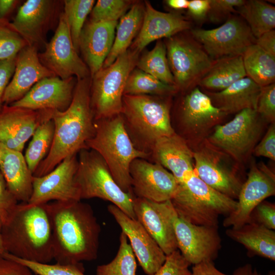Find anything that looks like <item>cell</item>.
<instances>
[{"label": "cell", "mask_w": 275, "mask_h": 275, "mask_svg": "<svg viewBox=\"0 0 275 275\" xmlns=\"http://www.w3.org/2000/svg\"><path fill=\"white\" fill-rule=\"evenodd\" d=\"M45 208L56 263L71 264L95 260L101 227L91 206L80 201H54L46 203Z\"/></svg>", "instance_id": "1"}, {"label": "cell", "mask_w": 275, "mask_h": 275, "mask_svg": "<svg viewBox=\"0 0 275 275\" xmlns=\"http://www.w3.org/2000/svg\"><path fill=\"white\" fill-rule=\"evenodd\" d=\"M90 88L89 77L77 79L68 108L64 111H52L51 119L54 126L52 142L46 156L34 173V177L46 175L66 157L87 148L86 143L95 133Z\"/></svg>", "instance_id": "2"}, {"label": "cell", "mask_w": 275, "mask_h": 275, "mask_svg": "<svg viewBox=\"0 0 275 275\" xmlns=\"http://www.w3.org/2000/svg\"><path fill=\"white\" fill-rule=\"evenodd\" d=\"M1 234L5 252L43 264L54 259L52 230L45 204H18L2 224Z\"/></svg>", "instance_id": "3"}, {"label": "cell", "mask_w": 275, "mask_h": 275, "mask_svg": "<svg viewBox=\"0 0 275 275\" xmlns=\"http://www.w3.org/2000/svg\"><path fill=\"white\" fill-rule=\"evenodd\" d=\"M171 96L124 95L125 128L135 148L150 155L160 138L176 132L171 120Z\"/></svg>", "instance_id": "4"}, {"label": "cell", "mask_w": 275, "mask_h": 275, "mask_svg": "<svg viewBox=\"0 0 275 275\" xmlns=\"http://www.w3.org/2000/svg\"><path fill=\"white\" fill-rule=\"evenodd\" d=\"M94 134L86 143L87 148L95 151L102 157L114 180L124 191L132 193L130 164L137 158L148 159L150 155L134 146L121 114L94 120Z\"/></svg>", "instance_id": "5"}, {"label": "cell", "mask_w": 275, "mask_h": 275, "mask_svg": "<svg viewBox=\"0 0 275 275\" xmlns=\"http://www.w3.org/2000/svg\"><path fill=\"white\" fill-rule=\"evenodd\" d=\"M178 216L197 225L218 227V218L234 211L237 205L233 199L204 182L194 171L179 184L171 200Z\"/></svg>", "instance_id": "6"}, {"label": "cell", "mask_w": 275, "mask_h": 275, "mask_svg": "<svg viewBox=\"0 0 275 275\" xmlns=\"http://www.w3.org/2000/svg\"><path fill=\"white\" fill-rule=\"evenodd\" d=\"M75 180L80 200L97 198L108 201L130 218L136 219L133 207V194L119 187L106 163L95 151L84 148L79 151Z\"/></svg>", "instance_id": "7"}, {"label": "cell", "mask_w": 275, "mask_h": 275, "mask_svg": "<svg viewBox=\"0 0 275 275\" xmlns=\"http://www.w3.org/2000/svg\"><path fill=\"white\" fill-rule=\"evenodd\" d=\"M139 54L128 49L91 78L90 101L94 120L121 114L126 81L136 66Z\"/></svg>", "instance_id": "8"}, {"label": "cell", "mask_w": 275, "mask_h": 275, "mask_svg": "<svg viewBox=\"0 0 275 275\" xmlns=\"http://www.w3.org/2000/svg\"><path fill=\"white\" fill-rule=\"evenodd\" d=\"M266 122L255 109H245L214 127L206 139L239 164L246 161L263 134Z\"/></svg>", "instance_id": "9"}, {"label": "cell", "mask_w": 275, "mask_h": 275, "mask_svg": "<svg viewBox=\"0 0 275 275\" xmlns=\"http://www.w3.org/2000/svg\"><path fill=\"white\" fill-rule=\"evenodd\" d=\"M179 33L167 39V56L175 86L185 92L198 86L215 60L191 35Z\"/></svg>", "instance_id": "10"}, {"label": "cell", "mask_w": 275, "mask_h": 275, "mask_svg": "<svg viewBox=\"0 0 275 275\" xmlns=\"http://www.w3.org/2000/svg\"><path fill=\"white\" fill-rule=\"evenodd\" d=\"M170 222L178 249L190 265L216 259L222 248L218 227L197 225L179 217L171 200L161 202Z\"/></svg>", "instance_id": "11"}, {"label": "cell", "mask_w": 275, "mask_h": 275, "mask_svg": "<svg viewBox=\"0 0 275 275\" xmlns=\"http://www.w3.org/2000/svg\"><path fill=\"white\" fill-rule=\"evenodd\" d=\"M194 146V170L198 176L215 190L237 199L244 182L238 173V163H232V158L206 139Z\"/></svg>", "instance_id": "12"}, {"label": "cell", "mask_w": 275, "mask_h": 275, "mask_svg": "<svg viewBox=\"0 0 275 275\" xmlns=\"http://www.w3.org/2000/svg\"><path fill=\"white\" fill-rule=\"evenodd\" d=\"M189 32L213 60L242 56L249 46L255 44L256 39L246 22L235 14L230 15L216 28H195Z\"/></svg>", "instance_id": "13"}, {"label": "cell", "mask_w": 275, "mask_h": 275, "mask_svg": "<svg viewBox=\"0 0 275 275\" xmlns=\"http://www.w3.org/2000/svg\"><path fill=\"white\" fill-rule=\"evenodd\" d=\"M228 115L215 107L209 97L197 86L185 92L178 110L181 136L189 144L196 145Z\"/></svg>", "instance_id": "14"}, {"label": "cell", "mask_w": 275, "mask_h": 275, "mask_svg": "<svg viewBox=\"0 0 275 275\" xmlns=\"http://www.w3.org/2000/svg\"><path fill=\"white\" fill-rule=\"evenodd\" d=\"M44 52L38 53L41 63L54 75L66 79L75 75L77 79L88 78L89 70L77 54L64 13L61 14L56 32Z\"/></svg>", "instance_id": "15"}, {"label": "cell", "mask_w": 275, "mask_h": 275, "mask_svg": "<svg viewBox=\"0 0 275 275\" xmlns=\"http://www.w3.org/2000/svg\"><path fill=\"white\" fill-rule=\"evenodd\" d=\"M275 195V175L262 162H252L237 199L235 210L225 217V227L238 228L247 223L255 207Z\"/></svg>", "instance_id": "16"}, {"label": "cell", "mask_w": 275, "mask_h": 275, "mask_svg": "<svg viewBox=\"0 0 275 275\" xmlns=\"http://www.w3.org/2000/svg\"><path fill=\"white\" fill-rule=\"evenodd\" d=\"M78 166L76 154L65 158L52 171L41 177H34L29 205L46 204L50 201H80L75 176Z\"/></svg>", "instance_id": "17"}, {"label": "cell", "mask_w": 275, "mask_h": 275, "mask_svg": "<svg viewBox=\"0 0 275 275\" xmlns=\"http://www.w3.org/2000/svg\"><path fill=\"white\" fill-rule=\"evenodd\" d=\"M129 173L133 195L155 202L171 200L178 183L173 175L160 164L137 158L130 164Z\"/></svg>", "instance_id": "18"}, {"label": "cell", "mask_w": 275, "mask_h": 275, "mask_svg": "<svg viewBox=\"0 0 275 275\" xmlns=\"http://www.w3.org/2000/svg\"><path fill=\"white\" fill-rule=\"evenodd\" d=\"M107 209L129 239L144 272L155 275L166 259L160 246L137 219L130 218L114 204L109 205Z\"/></svg>", "instance_id": "19"}, {"label": "cell", "mask_w": 275, "mask_h": 275, "mask_svg": "<svg viewBox=\"0 0 275 275\" xmlns=\"http://www.w3.org/2000/svg\"><path fill=\"white\" fill-rule=\"evenodd\" d=\"M52 111H34L4 105L0 111V143L9 149L22 152L36 129L51 119Z\"/></svg>", "instance_id": "20"}, {"label": "cell", "mask_w": 275, "mask_h": 275, "mask_svg": "<svg viewBox=\"0 0 275 275\" xmlns=\"http://www.w3.org/2000/svg\"><path fill=\"white\" fill-rule=\"evenodd\" d=\"M76 83L73 76L66 79L57 76L46 77L36 83L22 98L10 105L34 111H64L71 102Z\"/></svg>", "instance_id": "21"}, {"label": "cell", "mask_w": 275, "mask_h": 275, "mask_svg": "<svg viewBox=\"0 0 275 275\" xmlns=\"http://www.w3.org/2000/svg\"><path fill=\"white\" fill-rule=\"evenodd\" d=\"M53 76H56L40 61L37 48L26 46L17 56L14 74L3 95L4 104L19 100L38 81Z\"/></svg>", "instance_id": "22"}, {"label": "cell", "mask_w": 275, "mask_h": 275, "mask_svg": "<svg viewBox=\"0 0 275 275\" xmlns=\"http://www.w3.org/2000/svg\"><path fill=\"white\" fill-rule=\"evenodd\" d=\"M143 20L132 49L138 53L149 43L162 38H169L191 29L190 20L177 13H165L154 9L148 1L145 2Z\"/></svg>", "instance_id": "23"}, {"label": "cell", "mask_w": 275, "mask_h": 275, "mask_svg": "<svg viewBox=\"0 0 275 275\" xmlns=\"http://www.w3.org/2000/svg\"><path fill=\"white\" fill-rule=\"evenodd\" d=\"M150 158L170 171L178 184L187 180L195 171L193 149L176 132L159 139L151 150Z\"/></svg>", "instance_id": "24"}, {"label": "cell", "mask_w": 275, "mask_h": 275, "mask_svg": "<svg viewBox=\"0 0 275 275\" xmlns=\"http://www.w3.org/2000/svg\"><path fill=\"white\" fill-rule=\"evenodd\" d=\"M118 21H90L84 26L79 40L91 78L102 67L114 40Z\"/></svg>", "instance_id": "25"}, {"label": "cell", "mask_w": 275, "mask_h": 275, "mask_svg": "<svg viewBox=\"0 0 275 275\" xmlns=\"http://www.w3.org/2000/svg\"><path fill=\"white\" fill-rule=\"evenodd\" d=\"M133 207L136 219L166 256L178 250L172 226L163 211L160 202L133 196Z\"/></svg>", "instance_id": "26"}, {"label": "cell", "mask_w": 275, "mask_h": 275, "mask_svg": "<svg viewBox=\"0 0 275 275\" xmlns=\"http://www.w3.org/2000/svg\"><path fill=\"white\" fill-rule=\"evenodd\" d=\"M49 0H28L19 8L11 26L26 41L28 45L37 48L44 41V30L53 11Z\"/></svg>", "instance_id": "27"}, {"label": "cell", "mask_w": 275, "mask_h": 275, "mask_svg": "<svg viewBox=\"0 0 275 275\" xmlns=\"http://www.w3.org/2000/svg\"><path fill=\"white\" fill-rule=\"evenodd\" d=\"M0 171L7 188L17 201L27 203L33 191L34 176L22 152L7 148L0 143Z\"/></svg>", "instance_id": "28"}, {"label": "cell", "mask_w": 275, "mask_h": 275, "mask_svg": "<svg viewBox=\"0 0 275 275\" xmlns=\"http://www.w3.org/2000/svg\"><path fill=\"white\" fill-rule=\"evenodd\" d=\"M262 87L248 77H243L219 92L203 91L212 104L228 115L245 109H256Z\"/></svg>", "instance_id": "29"}, {"label": "cell", "mask_w": 275, "mask_h": 275, "mask_svg": "<svg viewBox=\"0 0 275 275\" xmlns=\"http://www.w3.org/2000/svg\"><path fill=\"white\" fill-rule=\"evenodd\" d=\"M228 237L243 245L249 257L259 256L275 261V231L256 223H246L226 231Z\"/></svg>", "instance_id": "30"}, {"label": "cell", "mask_w": 275, "mask_h": 275, "mask_svg": "<svg viewBox=\"0 0 275 275\" xmlns=\"http://www.w3.org/2000/svg\"><path fill=\"white\" fill-rule=\"evenodd\" d=\"M246 76L242 56L224 57L215 60L198 87L205 91L219 92Z\"/></svg>", "instance_id": "31"}, {"label": "cell", "mask_w": 275, "mask_h": 275, "mask_svg": "<svg viewBox=\"0 0 275 275\" xmlns=\"http://www.w3.org/2000/svg\"><path fill=\"white\" fill-rule=\"evenodd\" d=\"M145 7L140 3L131 6L117 25V32L112 49L102 67L111 65L128 49L133 38L140 31L144 15Z\"/></svg>", "instance_id": "32"}, {"label": "cell", "mask_w": 275, "mask_h": 275, "mask_svg": "<svg viewBox=\"0 0 275 275\" xmlns=\"http://www.w3.org/2000/svg\"><path fill=\"white\" fill-rule=\"evenodd\" d=\"M242 57L246 77L261 87L274 83L275 58L255 44L249 46Z\"/></svg>", "instance_id": "33"}, {"label": "cell", "mask_w": 275, "mask_h": 275, "mask_svg": "<svg viewBox=\"0 0 275 275\" xmlns=\"http://www.w3.org/2000/svg\"><path fill=\"white\" fill-rule=\"evenodd\" d=\"M236 11L246 22L256 38L275 28V7L265 1H245L236 8Z\"/></svg>", "instance_id": "34"}, {"label": "cell", "mask_w": 275, "mask_h": 275, "mask_svg": "<svg viewBox=\"0 0 275 275\" xmlns=\"http://www.w3.org/2000/svg\"><path fill=\"white\" fill-rule=\"evenodd\" d=\"M177 92L175 86L165 84L139 69H135L127 79L124 95L172 96Z\"/></svg>", "instance_id": "35"}, {"label": "cell", "mask_w": 275, "mask_h": 275, "mask_svg": "<svg viewBox=\"0 0 275 275\" xmlns=\"http://www.w3.org/2000/svg\"><path fill=\"white\" fill-rule=\"evenodd\" d=\"M136 66L138 69L161 81L175 86L174 77L168 63L166 45L161 40H158L152 50L145 52L138 59Z\"/></svg>", "instance_id": "36"}, {"label": "cell", "mask_w": 275, "mask_h": 275, "mask_svg": "<svg viewBox=\"0 0 275 275\" xmlns=\"http://www.w3.org/2000/svg\"><path fill=\"white\" fill-rule=\"evenodd\" d=\"M54 130L53 122L49 119L42 123L32 136L24 158L33 174L49 151L53 138Z\"/></svg>", "instance_id": "37"}, {"label": "cell", "mask_w": 275, "mask_h": 275, "mask_svg": "<svg viewBox=\"0 0 275 275\" xmlns=\"http://www.w3.org/2000/svg\"><path fill=\"white\" fill-rule=\"evenodd\" d=\"M136 269L135 255L127 236L122 231L115 257L108 263L97 266L96 275H135Z\"/></svg>", "instance_id": "38"}, {"label": "cell", "mask_w": 275, "mask_h": 275, "mask_svg": "<svg viewBox=\"0 0 275 275\" xmlns=\"http://www.w3.org/2000/svg\"><path fill=\"white\" fill-rule=\"evenodd\" d=\"M95 1L94 0H66L64 3L65 15L74 46L78 52L79 40L84 23L91 13Z\"/></svg>", "instance_id": "39"}, {"label": "cell", "mask_w": 275, "mask_h": 275, "mask_svg": "<svg viewBox=\"0 0 275 275\" xmlns=\"http://www.w3.org/2000/svg\"><path fill=\"white\" fill-rule=\"evenodd\" d=\"M3 256L27 266L37 275H85L82 263L71 264H43L29 261L5 252Z\"/></svg>", "instance_id": "40"}, {"label": "cell", "mask_w": 275, "mask_h": 275, "mask_svg": "<svg viewBox=\"0 0 275 275\" xmlns=\"http://www.w3.org/2000/svg\"><path fill=\"white\" fill-rule=\"evenodd\" d=\"M132 2L125 0H98L91 12L90 21H117L131 7Z\"/></svg>", "instance_id": "41"}, {"label": "cell", "mask_w": 275, "mask_h": 275, "mask_svg": "<svg viewBox=\"0 0 275 275\" xmlns=\"http://www.w3.org/2000/svg\"><path fill=\"white\" fill-rule=\"evenodd\" d=\"M28 44L10 25L7 19H0V61L17 56Z\"/></svg>", "instance_id": "42"}, {"label": "cell", "mask_w": 275, "mask_h": 275, "mask_svg": "<svg viewBox=\"0 0 275 275\" xmlns=\"http://www.w3.org/2000/svg\"><path fill=\"white\" fill-rule=\"evenodd\" d=\"M256 111L267 123L275 122V83L262 87Z\"/></svg>", "instance_id": "43"}, {"label": "cell", "mask_w": 275, "mask_h": 275, "mask_svg": "<svg viewBox=\"0 0 275 275\" xmlns=\"http://www.w3.org/2000/svg\"><path fill=\"white\" fill-rule=\"evenodd\" d=\"M245 0H210V9L207 18L213 23L226 20L232 13H236V8L241 6Z\"/></svg>", "instance_id": "44"}, {"label": "cell", "mask_w": 275, "mask_h": 275, "mask_svg": "<svg viewBox=\"0 0 275 275\" xmlns=\"http://www.w3.org/2000/svg\"><path fill=\"white\" fill-rule=\"evenodd\" d=\"M191 265L178 250L166 256L164 263L155 275H191Z\"/></svg>", "instance_id": "45"}, {"label": "cell", "mask_w": 275, "mask_h": 275, "mask_svg": "<svg viewBox=\"0 0 275 275\" xmlns=\"http://www.w3.org/2000/svg\"><path fill=\"white\" fill-rule=\"evenodd\" d=\"M247 223H256L274 230V203L265 200L261 202L252 210Z\"/></svg>", "instance_id": "46"}, {"label": "cell", "mask_w": 275, "mask_h": 275, "mask_svg": "<svg viewBox=\"0 0 275 275\" xmlns=\"http://www.w3.org/2000/svg\"><path fill=\"white\" fill-rule=\"evenodd\" d=\"M253 153L275 160V123H271L264 136L256 145Z\"/></svg>", "instance_id": "47"}, {"label": "cell", "mask_w": 275, "mask_h": 275, "mask_svg": "<svg viewBox=\"0 0 275 275\" xmlns=\"http://www.w3.org/2000/svg\"><path fill=\"white\" fill-rule=\"evenodd\" d=\"M18 204L17 200L8 190L0 171V219L2 224L6 222Z\"/></svg>", "instance_id": "48"}, {"label": "cell", "mask_w": 275, "mask_h": 275, "mask_svg": "<svg viewBox=\"0 0 275 275\" xmlns=\"http://www.w3.org/2000/svg\"><path fill=\"white\" fill-rule=\"evenodd\" d=\"M16 59L17 56L0 61V111L4 105L3 102V95L10 79L14 74Z\"/></svg>", "instance_id": "49"}, {"label": "cell", "mask_w": 275, "mask_h": 275, "mask_svg": "<svg viewBox=\"0 0 275 275\" xmlns=\"http://www.w3.org/2000/svg\"><path fill=\"white\" fill-rule=\"evenodd\" d=\"M0 275H34L27 266L0 256Z\"/></svg>", "instance_id": "50"}, {"label": "cell", "mask_w": 275, "mask_h": 275, "mask_svg": "<svg viewBox=\"0 0 275 275\" xmlns=\"http://www.w3.org/2000/svg\"><path fill=\"white\" fill-rule=\"evenodd\" d=\"M210 0H190L187 7L188 15L195 21L201 22L207 18Z\"/></svg>", "instance_id": "51"}, {"label": "cell", "mask_w": 275, "mask_h": 275, "mask_svg": "<svg viewBox=\"0 0 275 275\" xmlns=\"http://www.w3.org/2000/svg\"><path fill=\"white\" fill-rule=\"evenodd\" d=\"M255 44L275 58V31L267 32L256 38Z\"/></svg>", "instance_id": "52"}, {"label": "cell", "mask_w": 275, "mask_h": 275, "mask_svg": "<svg viewBox=\"0 0 275 275\" xmlns=\"http://www.w3.org/2000/svg\"><path fill=\"white\" fill-rule=\"evenodd\" d=\"M191 275H233L225 273L215 266L214 261H206L193 265Z\"/></svg>", "instance_id": "53"}, {"label": "cell", "mask_w": 275, "mask_h": 275, "mask_svg": "<svg viewBox=\"0 0 275 275\" xmlns=\"http://www.w3.org/2000/svg\"><path fill=\"white\" fill-rule=\"evenodd\" d=\"M15 0H0V19H7L6 17L13 10L17 3Z\"/></svg>", "instance_id": "54"}, {"label": "cell", "mask_w": 275, "mask_h": 275, "mask_svg": "<svg viewBox=\"0 0 275 275\" xmlns=\"http://www.w3.org/2000/svg\"><path fill=\"white\" fill-rule=\"evenodd\" d=\"M233 275H262L251 264H246L235 269Z\"/></svg>", "instance_id": "55"}, {"label": "cell", "mask_w": 275, "mask_h": 275, "mask_svg": "<svg viewBox=\"0 0 275 275\" xmlns=\"http://www.w3.org/2000/svg\"><path fill=\"white\" fill-rule=\"evenodd\" d=\"M167 5L171 8L176 10L187 9L189 3L188 0H167Z\"/></svg>", "instance_id": "56"}, {"label": "cell", "mask_w": 275, "mask_h": 275, "mask_svg": "<svg viewBox=\"0 0 275 275\" xmlns=\"http://www.w3.org/2000/svg\"><path fill=\"white\" fill-rule=\"evenodd\" d=\"M2 227V222L1 220L0 219V256L2 255L3 253H5V250L4 249L3 240H2V234H1Z\"/></svg>", "instance_id": "57"}, {"label": "cell", "mask_w": 275, "mask_h": 275, "mask_svg": "<svg viewBox=\"0 0 275 275\" xmlns=\"http://www.w3.org/2000/svg\"><path fill=\"white\" fill-rule=\"evenodd\" d=\"M267 275H275V272L274 271H269Z\"/></svg>", "instance_id": "58"}, {"label": "cell", "mask_w": 275, "mask_h": 275, "mask_svg": "<svg viewBox=\"0 0 275 275\" xmlns=\"http://www.w3.org/2000/svg\"><path fill=\"white\" fill-rule=\"evenodd\" d=\"M0 160H1V152H0Z\"/></svg>", "instance_id": "59"}]
</instances>
